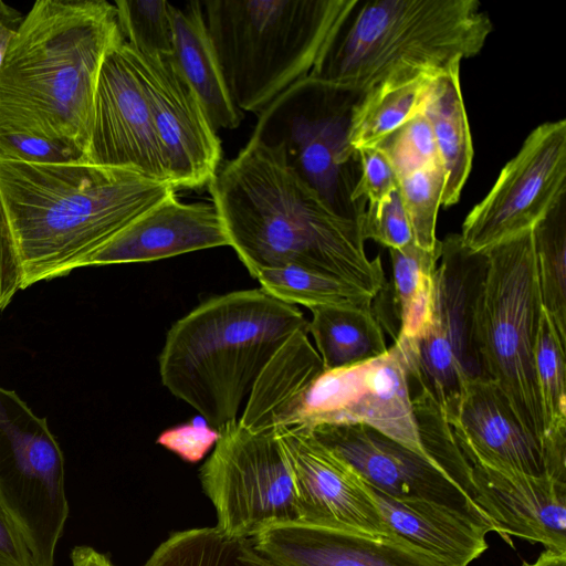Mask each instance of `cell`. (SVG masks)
I'll return each mask as SVG.
<instances>
[{
	"mask_svg": "<svg viewBox=\"0 0 566 566\" xmlns=\"http://www.w3.org/2000/svg\"><path fill=\"white\" fill-rule=\"evenodd\" d=\"M15 30V28L6 24L0 25V64L4 55L6 49L8 46V43Z\"/></svg>",
	"mask_w": 566,
	"mask_h": 566,
	"instance_id": "cell-46",
	"label": "cell"
},
{
	"mask_svg": "<svg viewBox=\"0 0 566 566\" xmlns=\"http://www.w3.org/2000/svg\"><path fill=\"white\" fill-rule=\"evenodd\" d=\"M208 186L230 247L251 276L296 266L373 297L384 290L381 259L367 256L359 220L334 212L287 164L281 147L250 137Z\"/></svg>",
	"mask_w": 566,
	"mask_h": 566,
	"instance_id": "cell-1",
	"label": "cell"
},
{
	"mask_svg": "<svg viewBox=\"0 0 566 566\" xmlns=\"http://www.w3.org/2000/svg\"><path fill=\"white\" fill-rule=\"evenodd\" d=\"M72 566H114L103 553L91 546H75L71 552Z\"/></svg>",
	"mask_w": 566,
	"mask_h": 566,
	"instance_id": "cell-43",
	"label": "cell"
},
{
	"mask_svg": "<svg viewBox=\"0 0 566 566\" xmlns=\"http://www.w3.org/2000/svg\"><path fill=\"white\" fill-rule=\"evenodd\" d=\"M314 437L342 457L377 491L448 506L493 532L485 514L430 460L365 424H319Z\"/></svg>",
	"mask_w": 566,
	"mask_h": 566,
	"instance_id": "cell-16",
	"label": "cell"
},
{
	"mask_svg": "<svg viewBox=\"0 0 566 566\" xmlns=\"http://www.w3.org/2000/svg\"><path fill=\"white\" fill-rule=\"evenodd\" d=\"M0 157L30 163L80 160L72 151L62 146L25 135H1Z\"/></svg>",
	"mask_w": 566,
	"mask_h": 566,
	"instance_id": "cell-41",
	"label": "cell"
},
{
	"mask_svg": "<svg viewBox=\"0 0 566 566\" xmlns=\"http://www.w3.org/2000/svg\"><path fill=\"white\" fill-rule=\"evenodd\" d=\"M229 245L213 205L186 203L172 193L92 254L84 266L158 261Z\"/></svg>",
	"mask_w": 566,
	"mask_h": 566,
	"instance_id": "cell-20",
	"label": "cell"
},
{
	"mask_svg": "<svg viewBox=\"0 0 566 566\" xmlns=\"http://www.w3.org/2000/svg\"><path fill=\"white\" fill-rule=\"evenodd\" d=\"M0 502L23 533L36 566H54L70 512L63 452L46 419L2 387Z\"/></svg>",
	"mask_w": 566,
	"mask_h": 566,
	"instance_id": "cell-9",
	"label": "cell"
},
{
	"mask_svg": "<svg viewBox=\"0 0 566 566\" xmlns=\"http://www.w3.org/2000/svg\"><path fill=\"white\" fill-rule=\"evenodd\" d=\"M308 322L262 289L212 297L178 319L159 355L163 385L219 430L279 348Z\"/></svg>",
	"mask_w": 566,
	"mask_h": 566,
	"instance_id": "cell-4",
	"label": "cell"
},
{
	"mask_svg": "<svg viewBox=\"0 0 566 566\" xmlns=\"http://www.w3.org/2000/svg\"><path fill=\"white\" fill-rule=\"evenodd\" d=\"M484 252L486 273L476 316L483 374L499 387L521 424L542 447L534 354L543 306L533 230Z\"/></svg>",
	"mask_w": 566,
	"mask_h": 566,
	"instance_id": "cell-7",
	"label": "cell"
},
{
	"mask_svg": "<svg viewBox=\"0 0 566 566\" xmlns=\"http://www.w3.org/2000/svg\"><path fill=\"white\" fill-rule=\"evenodd\" d=\"M23 284L21 258L0 200V313Z\"/></svg>",
	"mask_w": 566,
	"mask_h": 566,
	"instance_id": "cell-40",
	"label": "cell"
},
{
	"mask_svg": "<svg viewBox=\"0 0 566 566\" xmlns=\"http://www.w3.org/2000/svg\"><path fill=\"white\" fill-rule=\"evenodd\" d=\"M276 434L293 476L301 524L370 537L395 535L361 478L311 430L281 428Z\"/></svg>",
	"mask_w": 566,
	"mask_h": 566,
	"instance_id": "cell-17",
	"label": "cell"
},
{
	"mask_svg": "<svg viewBox=\"0 0 566 566\" xmlns=\"http://www.w3.org/2000/svg\"><path fill=\"white\" fill-rule=\"evenodd\" d=\"M122 41L114 3L34 2L0 64V136L38 137L84 161L99 70Z\"/></svg>",
	"mask_w": 566,
	"mask_h": 566,
	"instance_id": "cell-2",
	"label": "cell"
},
{
	"mask_svg": "<svg viewBox=\"0 0 566 566\" xmlns=\"http://www.w3.org/2000/svg\"><path fill=\"white\" fill-rule=\"evenodd\" d=\"M357 0H209L206 24L234 105L259 115L310 76Z\"/></svg>",
	"mask_w": 566,
	"mask_h": 566,
	"instance_id": "cell-6",
	"label": "cell"
},
{
	"mask_svg": "<svg viewBox=\"0 0 566 566\" xmlns=\"http://www.w3.org/2000/svg\"><path fill=\"white\" fill-rule=\"evenodd\" d=\"M532 230L542 306L566 340V196Z\"/></svg>",
	"mask_w": 566,
	"mask_h": 566,
	"instance_id": "cell-31",
	"label": "cell"
},
{
	"mask_svg": "<svg viewBox=\"0 0 566 566\" xmlns=\"http://www.w3.org/2000/svg\"><path fill=\"white\" fill-rule=\"evenodd\" d=\"M523 566H566V553L545 549L534 563L524 562Z\"/></svg>",
	"mask_w": 566,
	"mask_h": 566,
	"instance_id": "cell-44",
	"label": "cell"
},
{
	"mask_svg": "<svg viewBox=\"0 0 566 566\" xmlns=\"http://www.w3.org/2000/svg\"><path fill=\"white\" fill-rule=\"evenodd\" d=\"M199 478L226 535L252 538L280 525L301 524L293 476L276 431H250L239 419L218 430Z\"/></svg>",
	"mask_w": 566,
	"mask_h": 566,
	"instance_id": "cell-11",
	"label": "cell"
},
{
	"mask_svg": "<svg viewBox=\"0 0 566 566\" xmlns=\"http://www.w3.org/2000/svg\"><path fill=\"white\" fill-rule=\"evenodd\" d=\"M352 94L307 76L258 115L251 137L281 147L287 164L334 212L359 220L365 208L352 201L357 156L347 143Z\"/></svg>",
	"mask_w": 566,
	"mask_h": 566,
	"instance_id": "cell-8",
	"label": "cell"
},
{
	"mask_svg": "<svg viewBox=\"0 0 566 566\" xmlns=\"http://www.w3.org/2000/svg\"><path fill=\"white\" fill-rule=\"evenodd\" d=\"M566 340L543 310L534 364L543 419L545 473L566 482Z\"/></svg>",
	"mask_w": 566,
	"mask_h": 566,
	"instance_id": "cell-27",
	"label": "cell"
},
{
	"mask_svg": "<svg viewBox=\"0 0 566 566\" xmlns=\"http://www.w3.org/2000/svg\"><path fill=\"white\" fill-rule=\"evenodd\" d=\"M398 305L397 338L415 342L428 328L434 297V275L441 255V241L433 250L411 242L399 249H388Z\"/></svg>",
	"mask_w": 566,
	"mask_h": 566,
	"instance_id": "cell-30",
	"label": "cell"
},
{
	"mask_svg": "<svg viewBox=\"0 0 566 566\" xmlns=\"http://www.w3.org/2000/svg\"><path fill=\"white\" fill-rule=\"evenodd\" d=\"M363 482L395 535L447 565L468 566L486 551L490 531L469 517L431 501L390 497Z\"/></svg>",
	"mask_w": 566,
	"mask_h": 566,
	"instance_id": "cell-22",
	"label": "cell"
},
{
	"mask_svg": "<svg viewBox=\"0 0 566 566\" xmlns=\"http://www.w3.org/2000/svg\"><path fill=\"white\" fill-rule=\"evenodd\" d=\"M84 161L127 168L169 182L142 78L125 40L113 46L102 63Z\"/></svg>",
	"mask_w": 566,
	"mask_h": 566,
	"instance_id": "cell-15",
	"label": "cell"
},
{
	"mask_svg": "<svg viewBox=\"0 0 566 566\" xmlns=\"http://www.w3.org/2000/svg\"><path fill=\"white\" fill-rule=\"evenodd\" d=\"M411 392L408 356L396 339L380 357L319 374L303 394L289 428L365 424L430 460Z\"/></svg>",
	"mask_w": 566,
	"mask_h": 566,
	"instance_id": "cell-12",
	"label": "cell"
},
{
	"mask_svg": "<svg viewBox=\"0 0 566 566\" xmlns=\"http://www.w3.org/2000/svg\"><path fill=\"white\" fill-rule=\"evenodd\" d=\"M261 289L290 305L370 308L375 297L346 282L310 270L285 266L253 274Z\"/></svg>",
	"mask_w": 566,
	"mask_h": 566,
	"instance_id": "cell-32",
	"label": "cell"
},
{
	"mask_svg": "<svg viewBox=\"0 0 566 566\" xmlns=\"http://www.w3.org/2000/svg\"><path fill=\"white\" fill-rule=\"evenodd\" d=\"M472 468L473 502L505 542L511 536L566 553V483Z\"/></svg>",
	"mask_w": 566,
	"mask_h": 566,
	"instance_id": "cell-19",
	"label": "cell"
},
{
	"mask_svg": "<svg viewBox=\"0 0 566 566\" xmlns=\"http://www.w3.org/2000/svg\"><path fill=\"white\" fill-rule=\"evenodd\" d=\"M312 334L324 370L365 363L387 353L384 331L374 308L316 306L308 308Z\"/></svg>",
	"mask_w": 566,
	"mask_h": 566,
	"instance_id": "cell-28",
	"label": "cell"
},
{
	"mask_svg": "<svg viewBox=\"0 0 566 566\" xmlns=\"http://www.w3.org/2000/svg\"><path fill=\"white\" fill-rule=\"evenodd\" d=\"M492 31L476 0H357L310 76L361 94L405 67L461 64Z\"/></svg>",
	"mask_w": 566,
	"mask_h": 566,
	"instance_id": "cell-5",
	"label": "cell"
},
{
	"mask_svg": "<svg viewBox=\"0 0 566 566\" xmlns=\"http://www.w3.org/2000/svg\"><path fill=\"white\" fill-rule=\"evenodd\" d=\"M129 49L142 78L169 182L175 190L209 185L219 169L222 150L218 132L199 98L172 55Z\"/></svg>",
	"mask_w": 566,
	"mask_h": 566,
	"instance_id": "cell-14",
	"label": "cell"
},
{
	"mask_svg": "<svg viewBox=\"0 0 566 566\" xmlns=\"http://www.w3.org/2000/svg\"><path fill=\"white\" fill-rule=\"evenodd\" d=\"M422 112L430 123L444 170L441 206L449 208L459 201L473 160L471 130L460 83V63L436 77Z\"/></svg>",
	"mask_w": 566,
	"mask_h": 566,
	"instance_id": "cell-26",
	"label": "cell"
},
{
	"mask_svg": "<svg viewBox=\"0 0 566 566\" xmlns=\"http://www.w3.org/2000/svg\"><path fill=\"white\" fill-rule=\"evenodd\" d=\"M251 539L282 566H449L397 535L370 537L286 524Z\"/></svg>",
	"mask_w": 566,
	"mask_h": 566,
	"instance_id": "cell-21",
	"label": "cell"
},
{
	"mask_svg": "<svg viewBox=\"0 0 566 566\" xmlns=\"http://www.w3.org/2000/svg\"><path fill=\"white\" fill-rule=\"evenodd\" d=\"M359 177L352 193L356 206H364V217L376 216L398 189V177L385 154L379 148L361 149L357 154Z\"/></svg>",
	"mask_w": 566,
	"mask_h": 566,
	"instance_id": "cell-37",
	"label": "cell"
},
{
	"mask_svg": "<svg viewBox=\"0 0 566 566\" xmlns=\"http://www.w3.org/2000/svg\"><path fill=\"white\" fill-rule=\"evenodd\" d=\"M125 42L137 51L172 55L175 6L165 0L114 2Z\"/></svg>",
	"mask_w": 566,
	"mask_h": 566,
	"instance_id": "cell-35",
	"label": "cell"
},
{
	"mask_svg": "<svg viewBox=\"0 0 566 566\" xmlns=\"http://www.w3.org/2000/svg\"><path fill=\"white\" fill-rule=\"evenodd\" d=\"M485 252H474L449 234L441 241L434 275L431 321L415 342L396 338L407 353L411 386L446 406L465 382L485 378L481 365L476 316L486 273Z\"/></svg>",
	"mask_w": 566,
	"mask_h": 566,
	"instance_id": "cell-10",
	"label": "cell"
},
{
	"mask_svg": "<svg viewBox=\"0 0 566 566\" xmlns=\"http://www.w3.org/2000/svg\"><path fill=\"white\" fill-rule=\"evenodd\" d=\"M220 432L201 416L190 422L167 429L157 438V443L174 452L186 462L197 463L216 446Z\"/></svg>",
	"mask_w": 566,
	"mask_h": 566,
	"instance_id": "cell-39",
	"label": "cell"
},
{
	"mask_svg": "<svg viewBox=\"0 0 566 566\" xmlns=\"http://www.w3.org/2000/svg\"><path fill=\"white\" fill-rule=\"evenodd\" d=\"M172 56L212 127L237 128L244 114L234 105L211 41L201 2L175 7Z\"/></svg>",
	"mask_w": 566,
	"mask_h": 566,
	"instance_id": "cell-24",
	"label": "cell"
},
{
	"mask_svg": "<svg viewBox=\"0 0 566 566\" xmlns=\"http://www.w3.org/2000/svg\"><path fill=\"white\" fill-rule=\"evenodd\" d=\"M172 193L170 182L127 168L0 157V200L21 258L23 289L83 268Z\"/></svg>",
	"mask_w": 566,
	"mask_h": 566,
	"instance_id": "cell-3",
	"label": "cell"
},
{
	"mask_svg": "<svg viewBox=\"0 0 566 566\" xmlns=\"http://www.w3.org/2000/svg\"><path fill=\"white\" fill-rule=\"evenodd\" d=\"M364 240H374L388 249H399L413 242L411 227L399 189L374 217H359Z\"/></svg>",
	"mask_w": 566,
	"mask_h": 566,
	"instance_id": "cell-38",
	"label": "cell"
},
{
	"mask_svg": "<svg viewBox=\"0 0 566 566\" xmlns=\"http://www.w3.org/2000/svg\"><path fill=\"white\" fill-rule=\"evenodd\" d=\"M398 179L439 160L432 129L423 112L390 134L378 147Z\"/></svg>",
	"mask_w": 566,
	"mask_h": 566,
	"instance_id": "cell-36",
	"label": "cell"
},
{
	"mask_svg": "<svg viewBox=\"0 0 566 566\" xmlns=\"http://www.w3.org/2000/svg\"><path fill=\"white\" fill-rule=\"evenodd\" d=\"M22 19L19 11L0 0V25L6 24L17 29Z\"/></svg>",
	"mask_w": 566,
	"mask_h": 566,
	"instance_id": "cell-45",
	"label": "cell"
},
{
	"mask_svg": "<svg viewBox=\"0 0 566 566\" xmlns=\"http://www.w3.org/2000/svg\"><path fill=\"white\" fill-rule=\"evenodd\" d=\"M566 196V120L533 129L502 168L488 195L468 213L460 234L474 252L531 230Z\"/></svg>",
	"mask_w": 566,
	"mask_h": 566,
	"instance_id": "cell-13",
	"label": "cell"
},
{
	"mask_svg": "<svg viewBox=\"0 0 566 566\" xmlns=\"http://www.w3.org/2000/svg\"><path fill=\"white\" fill-rule=\"evenodd\" d=\"M442 72L405 67L363 92L350 108L347 143L352 153L378 147L421 113L433 81Z\"/></svg>",
	"mask_w": 566,
	"mask_h": 566,
	"instance_id": "cell-25",
	"label": "cell"
},
{
	"mask_svg": "<svg viewBox=\"0 0 566 566\" xmlns=\"http://www.w3.org/2000/svg\"><path fill=\"white\" fill-rule=\"evenodd\" d=\"M144 566H282L260 552L251 538L233 537L216 526L171 533Z\"/></svg>",
	"mask_w": 566,
	"mask_h": 566,
	"instance_id": "cell-29",
	"label": "cell"
},
{
	"mask_svg": "<svg viewBox=\"0 0 566 566\" xmlns=\"http://www.w3.org/2000/svg\"><path fill=\"white\" fill-rule=\"evenodd\" d=\"M323 371L322 359L308 339V331H296L256 378L240 424L254 432L289 428L303 394Z\"/></svg>",
	"mask_w": 566,
	"mask_h": 566,
	"instance_id": "cell-23",
	"label": "cell"
},
{
	"mask_svg": "<svg viewBox=\"0 0 566 566\" xmlns=\"http://www.w3.org/2000/svg\"><path fill=\"white\" fill-rule=\"evenodd\" d=\"M442 410L471 467L507 475L546 474L539 442L521 424L492 380H469Z\"/></svg>",
	"mask_w": 566,
	"mask_h": 566,
	"instance_id": "cell-18",
	"label": "cell"
},
{
	"mask_svg": "<svg viewBox=\"0 0 566 566\" xmlns=\"http://www.w3.org/2000/svg\"><path fill=\"white\" fill-rule=\"evenodd\" d=\"M412 395L422 444L428 458L473 501L472 468L462 454L441 406L422 389Z\"/></svg>",
	"mask_w": 566,
	"mask_h": 566,
	"instance_id": "cell-33",
	"label": "cell"
},
{
	"mask_svg": "<svg viewBox=\"0 0 566 566\" xmlns=\"http://www.w3.org/2000/svg\"><path fill=\"white\" fill-rule=\"evenodd\" d=\"M444 180L440 160L398 179V189L411 227L413 242L424 250H433L440 242L436 237V226Z\"/></svg>",
	"mask_w": 566,
	"mask_h": 566,
	"instance_id": "cell-34",
	"label": "cell"
},
{
	"mask_svg": "<svg viewBox=\"0 0 566 566\" xmlns=\"http://www.w3.org/2000/svg\"><path fill=\"white\" fill-rule=\"evenodd\" d=\"M0 566H36L23 533L1 502Z\"/></svg>",
	"mask_w": 566,
	"mask_h": 566,
	"instance_id": "cell-42",
	"label": "cell"
}]
</instances>
